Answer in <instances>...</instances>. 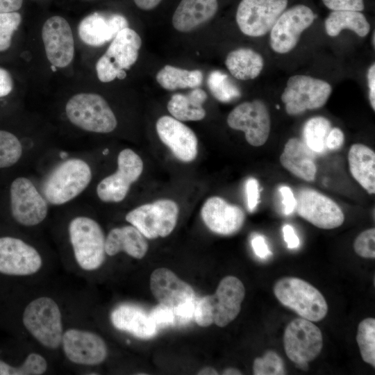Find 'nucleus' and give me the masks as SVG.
<instances>
[{
  "mask_svg": "<svg viewBox=\"0 0 375 375\" xmlns=\"http://www.w3.org/2000/svg\"><path fill=\"white\" fill-rule=\"evenodd\" d=\"M372 38H373V42H373V46L374 47V43H375V42H374V38H375L374 32V33H373Z\"/></svg>",
  "mask_w": 375,
  "mask_h": 375,
  "instance_id": "nucleus-55",
  "label": "nucleus"
},
{
  "mask_svg": "<svg viewBox=\"0 0 375 375\" xmlns=\"http://www.w3.org/2000/svg\"><path fill=\"white\" fill-rule=\"evenodd\" d=\"M14 79L10 72L0 66V98L10 95L14 89Z\"/></svg>",
  "mask_w": 375,
  "mask_h": 375,
  "instance_id": "nucleus-44",
  "label": "nucleus"
},
{
  "mask_svg": "<svg viewBox=\"0 0 375 375\" xmlns=\"http://www.w3.org/2000/svg\"><path fill=\"white\" fill-rule=\"evenodd\" d=\"M324 4L333 11L352 10L360 12L364 10L363 0H322Z\"/></svg>",
  "mask_w": 375,
  "mask_h": 375,
  "instance_id": "nucleus-42",
  "label": "nucleus"
},
{
  "mask_svg": "<svg viewBox=\"0 0 375 375\" xmlns=\"http://www.w3.org/2000/svg\"><path fill=\"white\" fill-rule=\"evenodd\" d=\"M60 346L65 357L71 362L79 365H100L108 354L103 339L88 330L73 328L65 331Z\"/></svg>",
  "mask_w": 375,
  "mask_h": 375,
  "instance_id": "nucleus-17",
  "label": "nucleus"
},
{
  "mask_svg": "<svg viewBox=\"0 0 375 375\" xmlns=\"http://www.w3.org/2000/svg\"><path fill=\"white\" fill-rule=\"evenodd\" d=\"M227 124L233 129L244 132L247 142L260 147L267 140L271 130V118L265 103L256 99L242 103L228 114Z\"/></svg>",
  "mask_w": 375,
  "mask_h": 375,
  "instance_id": "nucleus-13",
  "label": "nucleus"
},
{
  "mask_svg": "<svg viewBox=\"0 0 375 375\" xmlns=\"http://www.w3.org/2000/svg\"><path fill=\"white\" fill-rule=\"evenodd\" d=\"M288 0H242L236 22L240 31L250 37L265 35L285 10Z\"/></svg>",
  "mask_w": 375,
  "mask_h": 375,
  "instance_id": "nucleus-11",
  "label": "nucleus"
},
{
  "mask_svg": "<svg viewBox=\"0 0 375 375\" xmlns=\"http://www.w3.org/2000/svg\"><path fill=\"white\" fill-rule=\"evenodd\" d=\"M356 341L364 362L375 367V319L367 317L358 326Z\"/></svg>",
  "mask_w": 375,
  "mask_h": 375,
  "instance_id": "nucleus-35",
  "label": "nucleus"
},
{
  "mask_svg": "<svg viewBox=\"0 0 375 375\" xmlns=\"http://www.w3.org/2000/svg\"><path fill=\"white\" fill-rule=\"evenodd\" d=\"M47 368V360L38 353H29L19 366H12L0 360V375H41Z\"/></svg>",
  "mask_w": 375,
  "mask_h": 375,
  "instance_id": "nucleus-36",
  "label": "nucleus"
},
{
  "mask_svg": "<svg viewBox=\"0 0 375 375\" xmlns=\"http://www.w3.org/2000/svg\"><path fill=\"white\" fill-rule=\"evenodd\" d=\"M331 128V124L327 118L322 116L312 117L303 126V142L312 152L323 153L327 149L326 139Z\"/></svg>",
  "mask_w": 375,
  "mask_h": 375,
  "instance_id": "nucleus-33",
  "label": "nucleus"
},
{
  "mask_svg": "<svg viewBox=\"0 0 375 375\" xmlns=\"http://www.w3.org/2000/svg\"><path fill=\"white\" fill-rule=\"evenodd\" d=\"M244 295L242 282L235 276H226L214 294L196 298L194 319L201 326H226L240 313Z\"/></svg>",
  "mask_w": 375,
  "mask_h": 375,
  "instance_id": "nucleus-1",
  "label": "nucleus"
},
{
  "mask_svg": "<svg viewBox=\"0 0 375 375\" xmlns=\"http://www.w3.org/2000/svg\"><path fill=\"white\" fill-rule=\"evenodd\" d=\"M369 88V99L373 110H375V65L373 63L369 68L367 74Z\"/></svg>",
  "mask_w": 375,
  "mask_h": 375,
  "instance_id": "nucleus-49",
  "label": "nucleus"
},
{
  "mask_svg": "<svg viewBox=\"0 0 375 375\" xmlns=\"http://www.w3.org/2000/svg\"><path fill=\"white\" fill-rule=\"evenodd\" d=\"M22 22L18 12L0 14V53L7 51L11 47L14 34Z\"/></svg>",
  "mask_w": 375,
  "mask_h": 375,
  "instance_id": "nucleus-39",
  "label": "nucleus"
},
{
  "mask_svg": "<svg viewBox=\"0 0 375 375\" xmlns=\"http://www.w3.org/2000/svg\"><path fill=\"white\" fill-rule=\"evenodd\" d=\"M222 374L224 375H240L242 374V372L235 369V368H232V367H230V368H227L226 369H224L222 372Z\"/></svg>",
  "mask_w": 375,
  "mask_h": 375,
  "instance_id": "nucleus-53",
  "label": "nucleus"
},
{
  "mask_svg": "<svg viewBox=\"0 0 375 375\" xmlns=\"http://www.w3.org/2000/svg\"><path fill=\"white\" fill-rule=\"evenodd\" d=\"M207 97L203 90L196 88L186 94H173L167 108L172 117L179 121H199L206 117L203 105Z\"/></svg>",
  "mask_w": 375,
  "mask_h": 375,
  "instance_id": "nucleus-29",
  "label": "nucleus"
},
{
  "mask_svg": "<svg viewBox=\"0 0 375 375\" xmlns=\"http://www.w3.org/2000/svg\"><path fill=\"white\" fill-rule=\"evenodd\" d=\"M108 152V149H105V150L103 151V153L104 155H106Z\"/></svg>",
  "mask_w": 375,
  "mask_h": 375,
  "instance_id": "nucleus-54",
  "label": "nucleus"
},
{
  "mask_svg": "<svg viewBox=\"0 0 375 375\" xmlns=\"http://www.w3.org/2000/svg\"><path fill=\"white\" fill-rule=\"evenodd\" d=\"M159 85L165 90L196 88L203 81V74L199 69L188 70L167 65L156 74Z\"/></svg>",
  "mask_w": 375,
  "mask_h": 375,
  "instance_id": "nucleus-32",
  "label": "nucleus"
},
{
  "mask_svg": "<svg viewBox=\"0 0 375 375\" xmlns=\"http://www.w3.org/2000/svg\"><path fill=\"white\" fill-rule=\"evenodd\" d=\"M253 372L255 375L285 374V365L281 357L275 351L269 350L262 358L253 361Z\"/></svg>",
  "mask_w": 375,
  "mask_h": 375,
  "instance_id": "nucleus-38",
  "label": "nucleus"
},
{
  "mask_svg": "<svg viewBox=\"0 0 375 375\" xmlns=\"http://www.w3.org/2000/svg\"><path fill=\"white\" fill-rule=\"evenodd\" d=\"M316 16L308 6L296 5L283 11L270 31V46L278 53H286L297 45L303 31Z\"/></svg>",
  "mask_w": 375,
  "mask_h": 375,
  "instance_id": "nucleus-16",
  "label": "nucleus"
},
{
  "mask_svg": "<svg viewBox=\"0 0 375 375\" xmlns=\"http://www.w3.org/2000/svg\"><path fill=\"white\" fill-rule=\"evenodd\" d=\"M10 197L11 213L18 224L33 226L47 217V200L28 178H15L10 185Z\"/></svg>",
  "mask_w": 375,
  "mask_h": 375,
  "instance_id": "nucleus-12",
  "label": "nucleus"
},
{
  "mask_svg": "<svg viewBox=\"0 0 375 375\" xmlns=\"http://www.w3.org/2000/svg\"><path fill=\"white\" fill-rule=\"evenodd\" d=\"M201 218L213 233L230 235L243 226L245 215L239 206L232 205L219 197H211L203 203Z\"/></svg>",
  "mask_w": 375,
  "mask_h": 375,
  "instance_id": "nucleus-21",
  "label": "nucleus"
},
{
  "mask_svg": "<svg viewBox=\"0 0 375 375\" xmlns=\"http://www.w3.org/2000/svg\"><path fill=\"white\" fill-rule=\"evenodd\" d=\"M331 92V85L324 80L306 75H294L288 80L281 98L286 112L297 115L324 106Z\"/></svg>",
  "mask_w": 375,
  "mask_h": 375,
  "instance_id": "nucleus-8",
  "label": "nucleus"
},
{
  "mask_svg": "<svg viewBox=\"0 0 375 375\" xmlns=\"http://www.w3.org/2000/svg\"><path fill=\"white\" fill-rule=\"evenodd\" d=\"M68 231L78 265L85 271L99 269L106 255V238L101 226L90 217L78 216L71 220Z\"/></svg>",
  "mask_w": 375,
  "mask_h": 375,
  "instance_id": "nucleus-5",
  "label": "nucleus"
},
{
  "mask_svg": "<svg viewBox=\"0 0 375 375\" xmlns=\"http://www.w3.org/2000/svg\"><path fill=\"white\" fill-rule=\"evenodd\" d=\"M207 84L212 95L219 101L229 103L241 97L240 88L226 74L219 70L209 74Z\"/></svg>",
  "mask_w": 375,
  "mask_h": 375,
  "instance_id": "nucleus-34",
  "label": "nucleus"
},
{
  "mask_svg": "<svg viewBox=\"0 0 375 375\" xmlns=\"http://www.w3.org/2000/svg\"><path fill=\"white\" fill-rule=\"evenodd\" d=\"M133 1L140 9L151 10L158 6L162 0H133Z\"/></svg>",
  "mask_w": 375,
  "mask_h": 375,
  "instance_id": "nucleus-51",
  "label": "nucleus"
},
{
  "mask_svg": "<svg viewBox=\"0 0 375 375\" xmlns=\"http://www.w3.org/2000/svg\"><path fill=\"white\" fill-rule=\"evenodd\" d=\"M47 58L56 67L68 66L74 56V40L68 22L60 16L47 19L42 28Z\"/></svg>",
  "mask_w": 375,
  "mask_h": 375,
  "instance_id": "nucleus-19",
  "label": "nucleus"
},
{
  "mask_svg": "<svg viewBox=\"0 0 375 375\" xmlns=\"http://www.w3.org/2000/svg\"><path fill=\"white\" fill-rule=\"evenodd\" d=\"M150 288L158 303L174 309L196 299L193 288L167 268L155 269L150 276Z\"/></svg>",
  "mask_w": 375,
  "mask_h": 375,
  "instance_id": "nucleus-22",
  "label": "nucleus"
},
{
  "mask_svg": "<svg viewBox=\"0 0 375 375\" xmlns=\"http://www.w3.org/2000/svg\"><path fill=\"white\" fill-rule=\"evenodd\" d=\"M42 266L41 255L33 246L17 238H0L1 274L31 276L38 272Z\"/></svg>",
  "mask_w": 375,
  "mask_h": 375,
  "instance_id": "nucleus-18",
  "label": "nucleus"
},
{
  "mask_svg": "<svg viewBox=\"0 0 375 375\" xmlns=\"http://www.w3.org/2000/svg\"><path fill=\"white\" fill-rule=\"evenodd\" d=\"M297 214L322 229H333L340 226L344 215L340 206L331 198L310 188L301 189L296 198Z\"/></svg>",
  "mask_w": 375,
  "mask_h": 375,
  "instance_id": "nucleus-15",
  "label": "nucleus"
},
{
  "mask_svg": "<svg viewBox=\"0 0 375 375\" xmlns=\"http://www.w3.org/2000/svg\"><path fill=\"white\" fill-rule=\"evenodd\" d=\"M147 250L146 238L133 225L114 228L106 238L105 251L110 256L124 251L133 258L141 259Z\"/></svg>",
  "mask_w": 375,
  "mask_h": 375,
  "instance_id": "nucleus-27",
  "label": "nucleus"
},
{
  "mask_svg": "<svg viewBox=\"0 0 375 375\" xmlns=\"http://www.w3.org/2000/svg\"><path fill=\"white\" fill-rule=\"evenodd\" d=\"M217 9V0H181L172 16L173 26L182 33L192 31L210 20Z\"/></svg>",
  "mask_w": 375,
  "mask_h": 375,
  "instance_id": "nucleus-24",
  "label": "nucleus"
},
{
  "mask_svg": "<svg viewBox=\"0 0 375 375\" xmlns=\"http://www.w3.org/2000/svg\"><path fill=\"white\" fill-rule=\"evenodd\" d=\"M247 207L250 212L255 210L259 200L258 183L254 178H249L245 183Z\"/></svg>",
  "mask_w": 375,
  "mask_h": 375,
  "instance_id": "nucleus-43",
  "label": "nucleus"
},
{
  "mask_svg": "<svg viewBox=\"0 0 375 375\" xmlns=\"http://www.w3.org/2000/svg\"><path fill=\"white\" fill-rule=\"evenodd\" d=\"M24 0H0V14L17 12L22 6Z\"/></svg>",
  "mask_w": 375,
  "mask_h": 375,
  "instance_id": "nucleus-50",
  "label": "nucleus"
},
{
  "mask_svg": "<svg viewBox=\"0 0 375 375\" xmlns=\"http://www.w3.org/2000/svg\"><path fill=\"white\" fill-rule=\"evenodd\" d=\"M251 247L255 254L262 259H266L272 255L265 238L256 234L251 240Z\"/></svg>",
  "mask_w": 375,
  "mask_h": 375,
  "instance_id": "nucleus-45",
  "label": "nucleus"
},
{
  "mask_svg": "<svg viewBox=\"0 0 375 375\" xmlns=\"http://www.w3.org/2000/svg\"><path fill=\"white\" fill-rule=\"evenodd\" d=\"M280 162L285 169L302 180L312 182L315 178L317 168L312 151L298 138L288 140Z\"/></svg>",
  "mask_w": 375,
  "mask_h": 375,
  "instance_id": "nucleus-26",
  "label": "nucleus"
},
{
  "mask_svg": "<svg viewBox=\"0 0 375 375\" xmlns=\"http://www.w3.org/2000/svg\"><path fill=\"white\" fill-rule=\"evenodd\" d=\"M178 215L177 203L160 199L135 208L126 215V220L149 239L166 237L176 226Z\"/></svg>",
  "mask_w": 375,
  "mask_h": 375,
  "instance_id": "nucleus-9",
  "label": "nucleus"
},
{
  "mask_svg": "<svg viewBox=\"0 0 375 375\" xmlns=\"http://www.w3.org/2000/svg\"><path fill=\"white\" fill-rule=\"evenodd\" d=\"M92 171L79 158H70L58 165L42 184V195L53 205H62L79 195L89 185Z\"/></svg>",
  "mask_w": 375,
  "mask_h": 375,
  "instance_id": "nucleus-2",
  "label": "nucleus"
},
{
  "mask_svg": "<svg viewBox=\"0 0 375 375\" xmlns=\"http://www.w3.org/2000/svg\"><path fill=\"white\" fill-rule=\"evenodd\" d=\"M279 192L283 199V212L285 215H290L295 210L296 198L292 190L288 186L283 185L280 187Z\"/></svg>",
  "mask_w": 375,
  "mask_h": 375,
  "instance_id": "nucleus-46",
  "label": "nucleus"
},
{
  "mask_svg": "<svg viewBox=\"0 0 375 375\" xmlns=\"http://www.w3.org/2000/svg\"><path fill=\"white\" fill-rule=\"evenodd\" d=\"M143 171V162L130 149L122 150L117 157V169L97 185L98 197L104 202H119L126 197L130 187Z\"/></svg>",
  "mask_w": 375,
  "mask_h": 375,
  "instance_id": "nucleus-14",
  "label": "nucleus"
},
{
  "mask_svg": "<svg viewBox=\"0 0 375 375\" xmlns=\"http://www.w3.org/2000/svg\"><path fill=\"white\" fill-rule=\"evenodd\" d=\"M197 374L199 375H215L218 374L217 372L211 367H207L201 369Z\"/></svg>",
  "mask_w": 375,
  "mask_h": 375,
  "instance_id": "nucleus-52",
  "label": "nucleus"
},
{
  "mask_svg": "<svg viewBox=\"0 0 375 375\" xmlns=\"http://www.w3.org/2000/svg\"><path fill=\"white\" fill-rule=\"evenodd\" d=\"M66 115L74 126L89 132L108 133L117 125L116 117L101 95L82 92L72 97L65 106Z\"/></svg>",
  "mask_w": 375,
  "mask_h": 375,
  "instance_id": "nucleus-6",
  "label": "nucleus"
},
{
  "mask_svg": "<svg viewBox=\"0 0 375 375\" xmlns=\"http://www.w3.org/2000/svg\"><path fill=\"white\" fill-rule=\"evenodd\" d=\"M326 33L335 37L343 30L350 29L360 37L366 36L370 31V24L365 16L358 11H333L325 20Z\"/></svg>",
  "mask_w": 375,
  "mask_h": 375,
  "instance_id": "nucleus-31",
  "label": "nucleus"
},
{
  "mask_svg": "<svg viewBox=\"0 0 375 375\" xmlns=\"http://www.w3.org/2000/svg\"><path fill=\"white\" fill-rule=\"evenodd\" d=\"M349 168L353 178L369 193H375V153L362 144H353L348 153Z\"/></svg>",
  "mask_w": 375,
  "mask_h": 375,
  "instance_id": "nucleus-28",
  "label": "nucleus"
},
{
  "mask_svg": "<svg viewBox=\"0 0 375 375\" xmlns=\"http://www.w3.org/2000/svg\"><path fill=\"white\" fill-rule=\"evenodd\" d=\"M149 315L157 328L176 325V317L173 309L160 303Z\"/></svg>",
  "mask_w": 375,
  "mask_h": 375,
  "instance_id": "nucleus-41",
  "label": "nucleus"
},
{
  "mask_svg": "<svg viewBox=\"0 0 375 375\" xmlns=\"http://www.w3.org/2000/svg\"><path fill=\"white\" fill-rule=\"evenodd\" d=\"M273 291L282 305L304 319L319 322L327 315L328 304L323 294L301 278L283 277L275 283Z\"/></svg>",
  "mask_w": 375,
  "mask_h": 375,
  "instance_id": "nucleus-4",
  "label": "nucleus"
},
{
  "mask_svg": "<svg viewBox=\"0 0 375 375\" xmlns=\"http://www.w3.org/2000/svg\"><path fill=\"white\" fill-rule=\"evenodd\" d=\"M159 138L181 161L189 162L198 153V140L194 131L181 121L165 115L156 124Z\"/></svg>",
  "mask_w": 375,
  "mask_h": 375,
  "instance_id": "nucleus-20",
  "label": "nucleus"
},
{
  "mask_svg": "<svg viewBox=\"0 0 375 375\" xmlns=\"http://www.w3.org/2000/svg\"><path fill=\"white\" fill-rule=\"evenodd\" d=\"M225 65L234 78L247 81L260 74L264 61L258 52L248 48H239L227 55Z\"/></svg>",
  "mask_w": 375,
  "mask_h": 375,
  "instance_id": "nucleus-30",
  "label": "nucleus"
},
{
  "mask_svg": "<svg viewBox=\"0 0 375 375\" xmlns=\"http://www.w3.org/2000/svg\"><path fill=\"white\" fill-rule=\"evenodd\" d=\"M22 323L31 336L42 346L56 349L64 333L61 310L49 297H40L30 301L23 312Z\"/></svg>",
  "mask_w": 375,
  "mask_h": 375,
  "instance_id": "nucleus-3",
  "label": "nucleus"
},
{
  "mask_svg": "<svg viewBox=\"0 0 375 375\" xmlns=\"http://www.w3.org/2000/svg\"><path fill=\"white\" fill-rule=\"evenodd\" d=\"M110 321L115 328L140 339L150 338L157 332L149 315L135 305L122 304L116 307L110 313Z\"/></svg>",
  "mask_w": 375,
  "mask_h": 375,
  "instance_id": "nucleus-25",
  "label": "nucleus"
},
{
  "mask_svg": "<svg viewBox=\"0 0 375 375\" xmlns=\"http://www.w3.org/2000/svg\"><path fill=\"white\" fill-rule=\"evenodd\" d=\"M355 252L365 258H375V228H371L360 233L353 242Z\"/></svg>",
  "mask_w": 375,
  "mask_h": 375,
  "instance_id": "nucleus-40",
  "label": "nucleus"
},
{
  "mask_svg": "<svg viewBox=\"0 0 375 375\" xmlns=\"http://www.w3.org/2000/svg\"><path fill=\"white\" fill-rule=\"evenodd\" d=\"M126 27H128V21L121 15L94 12L81 20L78 34L85 44L99 47L111 41Z\"/></svg>",
  "mask_w": 375,
  "mask_h": 375,
  "instance_id": "nucleus-23",
  "label": "nucleus"
},
{
  "mask_svg": "<svg viewBox=\"0 0 375 375\" xmlns=\"http://www.w3.org/2000/svg\"><path fill=\"white\" fill-rule=\"evenodd\" d=\"M344 142V135L341 129L334 127L331 129L326 139V148L335 151L339 149Z\"/></svg>",
  "mask_w": 375,
  "mask_h": 375,
  "instance_id": "nucleus-47",
  "label": "nucleus"
},
{
  "mask_svg": "<svg viewBox=\"0 0 375 375\" xmlns=\"http://www.w3.org/2000/svg\"><path fill=\"white\" fill-rule=\"evenodd\" d=\"M283 344L287 356L295 364L308 362L322 349V333L312 322L296 318L285 329Z\"/></svg>",
  "mask_w": 375,
  "mask_h": 375,
  "instance_id": "nucleus-10",
  "label": "nucleus"
},
{
  "mask_svg": "<svg viewBox=\"0 0 375 375\" xmlns=\"http://www.w3.org/2000/svg\"><path fill=\"white\" fill-rule=\"evenodd\" d=\"M283 235L284 241L286 242L289 249H293L299 247L300 244L299 237L291 225L285 224L283 226Z\"/></svg>",
  "mask_w": 375,
  "mask_h": 375,
  "instance_id": "nucleus-48",
  "label": "nucleus"
},
{
  "mask_svg": "<svg viewBox=\"0 0 375 375\" xmlns=\"http://www.w3.org/2000/svg\"><path fill=\"white\" fill-rule=\"evenodd\" d=\"M142 39L133 29H122L111 42L105 53L96 64L99 80L103 83L111 82L115 78L124 79L126 70L137 61Z\"/></svg>",
  "mask_w": 375,
  "mask_h": 375,
  "instance_id": "nucleus-7",
  "label": "nucleus"
},
{
  "mask_svg": "<svg viewBox=\"0 0 375 375\" xmlns=\"http://www.w3.org/2000/svg\"><path fill=\"white\" fill-rule=\"evenodd\" d=\"M22 155V146L13 133L0 129V168L16 164Z\"/></svg>",
  "mask_w": 375,
  "mask_h": 375,
  "instance_id": "nucleus-37",
  "label": "nucleus"
}]
</instances>
